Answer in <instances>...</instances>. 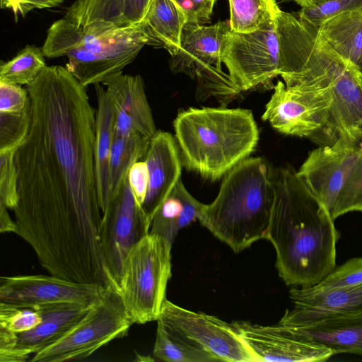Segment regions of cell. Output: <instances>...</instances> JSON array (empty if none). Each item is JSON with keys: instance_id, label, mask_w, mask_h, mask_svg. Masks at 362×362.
Wrapping results in <instances>:
<instances>
[{"instance_id": "cell-1", "label": "cell", "mask_w": 362, "mask_h": 362, "mask_svg": "<svg viewBox=\"0 0 362 362\" xmlns=\"http://www.w3.org/2000/svg\"><path fill=\"white\" fill-rule=\"evenodd\" d=\"M28 134L16 151V231L50 274L78 283L105 279L94 163L95 112L66 67L47 66L27 86Z\"/></svg>"}, {"instance_id": "cell-2", "label": "cell", "mask_w": 362, "mask_h": 362, "mask_svg": "<svg viewBox=\"0 0 362 362\" xmlns=\"http://www.w3.org/2000/svg\"><path fill=\"white\" fill-rule=\"evenodd\" d=\"M276 18L284 83L315 90L328 103L329 146L361 147V76L328 47L316 28L280 8Z\"/></svg>"}, {"instance_id": "cell-3", "label": "cell", "mask_w": 362, "mask_h": 362, "mask_svg": "<svg viewBox=\"0 0 362 362\" xmlns=\"http://www.w3.org/2000/svg\"><path fill=\"white\" fill-rule=\"evenodd\" d=\"M274 199L267 239L286 285L310 287L336 267L340 234L326 207L292 166L271 169Z\"/></svg>"}, {"instance_id": "cell-4", "label": "cell", "mask_w": 362, "mask_h": 362, "mask_svg": "<svg viewBox=\"0 0 362 362\" xmlns=\"http://www.w3.org/2000/svg\"><path fill=\"white\" fill-rule=\"evenodd\" d=\"M182 163L211 181L219 180L248 158L259 141L250 110L189 107L173 122Z\"/></svg>"}, {"instance_id": "cell-5", "label": "cell", "mask_w": 362, "mask_h": 362, "mask_svg": "<svg viewBox=\"0 0 362 362\" xmlns=\"http://www.w3.org/2000/svg\"><path fill=\"white\" fill-rule=\"evenodd\" d=\"M271 169L261 157L244 159L224 175L215 199L204 205L198 221L235 252L267 239L274 199Z\"/></svg>"}, {"instance_id": "cell-6", "label": "cell", "mask_w": 362, "mask_h": 362, "mask_svg": "<svg viewBox=\"0 0 362 362\" xmlns=\"http://www.w3.org/2000/svg\"><path fill=\"white\" fill-rule=\"evenodd\" d=\"M172 246L165 238L149 233L124 260L118 286L134 324L157 320L160 315L172 275Z\"/></svg>"}, {"instance_id": "cell-7", "label": "cell", "mask_w": 362, "mask_h": 362, "mask_svg": "<svg viewBox=\"0 0 362 362\" xmlns=\"http://www.w3.org/2000/svg\"><path fill=\"white\" fill-rule=\"evenodd\" d=\"M230 30L229 23L224 21L207 26L186 23L180 47L170 59L173 72L197 80V93L202 100L213 96L229 102L241 93L221 69L223 50Z\"/></svg>"}, {"instance_id": "cell-8", "label": "cell", "mask_w": 362, "mask_h": 362, "mask_svg": "<svg viewBox=\"0 0 362 362\" xmlns=\"http://www.w3.org/2000/svg\"><path fill=\"white\" fill-rule=\"evenodd\" d=\"M133 324L119 286L111 284L80 322L59 341L33 355L30 361L84 359L112 340L126 336Z\"/></svg>"}, {"instance_id": "cell-9", "label": "cell", "mask_w": 362, "mask_h": 362, "mask_svg": "<svg viewBox=\"0 0 362 362\" xmlns=\"http://www.w3.org/2000/svg\"><path fill=\"white\" fill-rule=\"evenodd\" d=\"M278 9L257 30L247 33L230 30L226 37L222 62L241 93L274 87L280 66Z\"/></svg>"}, {"instance_id": "cell-10", "label": "cell", "mask_w": 362, "mask_h": 362, "mask_svg": "<svg viewBox=\"0 0 362 362\" xmlns=\"http://www.w3.org/2000/svg\"><path fill=\"white\" fill-rule=\"evenodd\" d=\"M262 119L279 132L329 145V106L317 91L278 81Z\"/></svg>"}, {"instance_id": "cell-11", "label": "cell", "mask_w": 362, "mask_h": 362, "mask_svg": "<svg viewBox=\"0 0 362 362\" xmlns=\"http://www.w3.org/2000/svg\"><path fill=\"white\" fill-rule=\"evenodd\" d=\"M151 221L127 178L102 213L100 243L109 271L118 284L127 254L150 233Z\"/></svg>"}, {"instance_id": "cell-12", "label": "cell", "mask_w": 362, "mask_h": 362, "mask_svg": "<svg viewBox=\"0 0 362 362\" xmlns=\"http://www.w3.org/2000/svg\"><path fill=\"white\" fill-rule=\"evenodd\" d=\"M156 321L211 353L219 361L259 362L232 323L217 317L183 308L166 299Z\"/></svg>"}, {"instance_id": "cell-13", "label": "cell", "mask_w": 362, "mask_h": 362, "mask_svg": "<svg viewBox=\"0 0 362 362\" xmlns=\"http://www.w3.org/2000/svg\"><path fill=\"white\" fill-rule=\"evenodd\" d=\"M0 282V302L33 309L66 303L92 306L106 289L52 274L1 276Z\"/></svg>"}, {"instance_id": "cell-14", "label": "cell", "mask_w": 362, "mask_h": 362, "mask_svg": "<svg viewBox=\"0 0 362 362\" xmlns=\"http://www.w3.org/2000/svg\"><path fill=\"white\" fill-rule=\"evenodd\" d=\"M232 325L259 362H321L334 356L329 349L304 339L279 323L260 325L235 321Z\"/></svg>"}, {"instance_id": "cell-15", "label": "cell", "mask_w": 362, "mask_h": 362, "mask_svg": "<svg viewBox=\"0 0 362 362\" xmlns=\"http://www.w3.org/2000/svg\"><path fill=\"white\" fill-rule=\"evenodd\" d=\"M359 148L320 146L310 151L296 171L330 214L361 153Z\"/></svg>"}, {"instance_id": "cell-16", "label": "cell", "mask_w": 362, "mask_h": 362, "mask_svg": "<svg viewBox=\"0 0 362 362\" xmlns=\"http://www.w3.org/2000/svg\"><path fill=\"white\" fill-rule=\"evenodd\" d=\"M279 324L294 334L338 354L362 355V314L304 317L283 315Z\"/></svg>"}, {"instance_id": "cell-17", "label": "cell", "mask_w": 362, "mask_h": 362, "mask_svg": "<svg viewBox=\"0 0 362 362\" xmlns=\"http://www.w3.org/2000/svg\"><path fill=\"white\" fill-rule=\"evenodd\" d=\"M151 0H75L64 18L77 28L105 35L139 24Z\"/></svg>"}, {"instance_id": "cell-18", "label": "cell", "mask_w": 362, "mask_h": 362, "mask_svg": "<svg viewBox=\"0 0 362 362\" xmlns=\"http://www.w3.org/2000/svg\"><path fill=\"white\" fill-rule=\"evenodd\" d=\"M144 160L148 171V185L142 206L152 221L180 179L182 160L175 138L169 132L157 130L150 141Z\"/></svg>"}, {"instance_id": "cell-19", "label": "cell", "mask_w": 362, "mask_h": 362, "mask_svg": "<svg viewBox=\"0 0 362 362\" xmlns=\"http://www.w3.org/2000/svg\"><path fill=\"white\" fill-rule=\"evenodd\" d=\"M143 35L144 33L140 23L108 34L98 35L78 28L64 18L54 22L49 27L42 49L45 57L48 59L66 56L75 49L98 53Z\"/></svg>"}, {"instance_id": "cell-20", "label": "cell", "mask_w": 362, "mask_h": 362, "mask_svg": "<svg viewBox=\"0 0 362 362\" xmlns=\"http://www.w3.org/2000/svg\"><path fill=\"white\" fill-rule=\"evenodd\" d=\"M146 35L105 51L95 53L82 49L69 52L65 67L84 86L102 83L108 78L122 72L134 62L144 45Z\"/></svg>"}, {"instance_id": "cell-21", "label": "cell", "mask_w": 362, "mask_h": 362, "mask_svg": "<svg viewBox=\"0 0 362 362\" xmlns=\"http://www.w3.org/2000/svg\"><path fill=\"white\" fill-rule=\"evenodd\" d=\"M92 306L66 303L35 309L41 315V322L33 329L18 334L15 362L26 361L31 355L59 341L81 320Z\"/></svg>"}, {"instance_id": "cell-22", "label": "cell", "mask_w": 362, "mask_h": 362, "mask_svg": "<svg viewBox=\"0 0 362 362\" xmlns=\"http://www.w3.org/2000/svg\"><path fill=\"white\" fill-rule=\"evenodd\" d=\"M289 298L293 307L284 315L291 317L362 314V284L327 290L294 287Z\"/></svg>"}, {"instance_id": "cell-23", "label": "cell", "mask_w": 362, "mask_h": 362, "mask_svg": "<svg viewBox=\"0 0 362 362\" xmlns=\"http://www.w3.org/2000/svg\"><path fill=\"white\" fill-rule=\"evenodd\" d=\"M98 108L95 112L94 163L98 203L105 211L109 200V163L115 134V106L101 83L95 84Z\"/></svg>"}, {"instance_id": "cell-24", "label": "cell", "mask_w": 362, "mask_h": 362, "mask_svg": "<svg viewBox=\"0 0 362 362\" xmlns=\"http://www.w3.org/2000/svg\"><path fill=\"white\" fill-rule=\"evenodd\" d=\"M111 95L116 108L134 123L138 132L149 139L157 130L140 75L117 74L102 83Z\"/></svg>"}, {"instance_id": "cell-25", "label": "cell", "mask_w": 362, "mask_h": 362, "mask_svg": "<svg viewBox=\"0 0 362 362\" xmlns=\"http://www.w3.org/2000/svg\"><path fill=\"white\" fill-rule=\"evenodd\" d=\"M186 23L184 11L173 0H151L140 24L148 39L146 45L165 49L172 56L180 47Z\"/></svg>"}, {"instance_id": "cell-26", "label": "cell", "mask_w": 362, "mask_h": 362, "mask_svg": "<svg viewBox=\"0 0 362 362\" xmlns=\"http://www.w3.org/2000/svg\"><path fill=\"white\" fill-rule=\"evenodd\" d=\"M316 29L328 47L357 71L362 60V9L329 18Z\"/></svg>"}, {"instance_id": "cell-27", "label": "cell", "mask_w": 362, "mask_h": 362, "mask_svg": "<svg viewBox=\"0 0 362 362\" xmlns=\"http://www.w3.org/2000/svg\"><path fill=\"white\" fill-rule=\"evenodd\" d=\"M204 205L187 191L180 179L156 212L150 233L173 243L181 229L199 219Z\"/></svg>"}, {"instance_id": "cell-28", "label": "cell", "mask_w": 362, "mask_h": 362, "mask_svg": "<svg viewBox=\"0 0 362 362\" xmlns=\"http://www.w3.org/2000/svg\"><path fill=\"white\" fill-rule=\"evenodd\" d=\"M151 139L135 133L122 136L114 134L109 163V201L116 195L129 171L145 158Z\"/></svg>"}, {"instance_id": "cell-29", "label": "cell", "mask_w": 362, "mask_h": 362, "mask_svg": "<svg viewBox=\"0 0 362 362\" xmlns=\"http://www.w3.org/2000/svg\"><path fill=\"white\" fill-rule=\"evenodd\" d=\"M153 354L168 362L219 361L211 353L160 321H157Z\"/></svg>"}, {"instance_id": "cell-30", "label": "cell", "mask_w": 362, "mask_h": 362, "mask_svg": "<svg viewBox=\"0 0 362 362\" xmlns=\"http://www.w3.org/2000/svg\"><path fill=\"white\" fill-rule=\"evenodd\" d=\"M42 48L26 45L11 60L0 65V82L29 85L46 67Z\"/></svg>"}, {"instance_id": "cell-31", "label": "cell", "mask_w": 362, "mask_h": 362, "mask_svg": "<svg viewBox=\"0 0 362 362\" xmlns=\"http://www.w3.org/2000/svg\"><path fill=\"white\" fill-rule=\"evenodd\" d=\"M230 30L247 33L257 30L279 8L266 0H228Z\"/></svg>"}, {"instance_id": "cell-32", "label": "cell", "mask_w": 362, "mask_h": 362, "mask_svg": "<svg viewBox=\"0 0 362 362\" xmlns=\"http://www.w3.org/2000/svg\"><path fill=\"white\" fill-rule=\"evenodd\" d=\"M30 122V102L21 112H0V153L16 152L25 140Z\"/></svg>"}, {"instance_id": "cell-33", "label": "cell", "mask_w": 362, "mask_h": 362, "mask_svg": "<svg viewBox=\"0 0 362 362\" xmlns=\"http://www.w3.org/2000/svg\"><path fill=\"white\" fill-rule=\"evenodd\" d=\"M351 211H362V146L354 167L339 194L331 216L335 220Z\"/></svg>"}, {"instance_id": "cell-34", "label": "cell", "mask_w": 362, "mask_h": 362, "mask_svg": "<svg viewBox=\"0 0 362 362\" xmlns=\"http://www.w3.org/2000/svg\"><path fill=\"white\" fill-rule=\"evenodd\" d=\"M362 9V0H330L315 7L301 8L298 18L303 23L319 27L325 20L339 13Z\"/></svg>"}, {"instance_id": "cell-35", "label": "cell", "mask_w": 362, "mask_h": 362, "mask_svg": "<svg viewBox=\"0 0 362 362\" xmlns=\"http://www.w3.org/2000/svg\"><path fill=\"white\" fill-rule=\"evenodd\" d=\"M42 317L38 310L28 308H18L0 302V327L16 334H21L35 327Z\"/></svg>"}, {"instance_id": "cell-36", "label": "cell", "mask_w": 362, "mask_h": 362, "mask_svg": "<svg viewBox=\"0 0 362 362\" xmlns=\"http://www.w3.org/2000/svg\"><path fill=\"white\" fill-rule=\"evenodd\" d=\"M362 284V257H355L336 267L319 284L310 286L315 290H327Z\"/></svg>"}, {"instance_id": "cell-37", "label": "cell", "mask_w": 362, "mask_h": 362, "mask_svg": "<svg viewBox=\"0 0 362 362\" xmlns=\"http://www.w3.org/2000/svg\"><path fill=\"white\" fill-rule=\"evenodd\" d=\"M16 152L0 153V204L13 210L18 202V173Z\"/></svg>"}, {"instance_id": "cell-38", "label": "cell", "mask_w": 362, "mask_h": 362, "mask_svg": "<svg viewBox=\"0 0 362 362\" xmlns=\"http://www.w3.org/2000/svg\"><path fill=\"white\" fill-rule=\"evenodd\" d=\"M29 103L27 88L18 84L0 82V112H21Z\"/></svg>"}, {"instance_id": "cell-39", "label": "cell", "mask_w": 362, "mask_h": 362, "mask_svg": "<svg viewBox=\"0 0 362 362\" xmlns=\"http://www.w3.org/2000/svg\"><path fill=\"white\" fill-rule=\"evenodd\" d=\"M184 11L188 24L204 25L211 21L215 3L211 0H173Z\"/></svg>"}, {"instance_id": "cell-40", "label": "cell", "mask_w": 362, "mask_h": 362, "mask_svg": "<svg viewBox=\"0 0 362 362\" xmlns=\"http://www.w3.org/2000/svg\"><path fill=\"white\" fill-rule=\"evenodd\" d=\"M127 179L132 192L142 205L148 185V171L146 161L135 163L129 171Z\"/></svg>"}, {"instance_id": "cell-41", "label": "cell", "mask_w": 362, "mask_h": 362, "mask_svg": "<svg viewBox=\"0 0 362 362\" xmlns=\"http://www.w3.org/2000/svg\"><path fill=\"white\" fill-rule=\"evenodd\" d=\"M1 8H10L17 18L18 15L25 16L32 10L49 8L61 4L64 0H0Z\"/></svg>"}, {"instance_id": "cell-42", "label": "cell", "mask_w": 362, "mask_h": 362, "mask_svg": "<svg viewBox=\"0 0 362 362\" xmlns=\"http://www.w3.org/2000/svg\"><path fill=\"white\" fill-rule=\"evenodd\" d=\"M7 209L6 206L0 204V231L15 233L16 223L12 221Z\"/></svg>"}, {"instance_id": "cell-43", "label": "cell", "mask_w": 362, "mask_h": 362, "mask_svg": "<svg viewBox=\"0 0 362 362\" xmlns=\"http://www.w3.org/2000/svg\"><path fill=\"white\" fill-rule=\"evenodd\" d=\"M299 6L305 8L315 7L319 4L329 1L330 0H293Z\"/></svg>"}, {"instance_id": "cell-44", "label": "cell", "mask_w": 362, "mask_h": 362, "mask_svg": "<svg viewBox=\"0 0 362 362\" xmlns=\"http://www.w3.org/2000/svg\"><path fill=\"white\" fill-rule=\"evenodd\" d=\"M358 73L359 74V75L361 76L362 78V60L361 62V64L358 68V70H357Z\"/></svg>"}, {"instance_id": "cell-45", "label": "cell", "mask_w": 362, "mask_h": 362, "mask_svg": "<svg viewBox=\"0 0 362 362\" xmlns=\"http://www.w3.org/2000/svg\"><path fill=\"white\" fill-rule=\"evenodd\" d=\"M266 1H268L269 3H271V4H273V3L276 2V0H266Z\"/></svg>"}, {"instance_id": "cell-46", "label": "cell", "mask_w": 362, "mask_h": 362, "mask_svg": "<svg viewBox=\"0 0 362 362\" xmlns=\"http://www.w3.org/2000/svg\"><path fill=\"white\" fill-rule=\"evenodd\" d=\"M211 1H213L214 3H215L216 0H211Z\"/></svg>"}, {"instance_id": "cell-47", "label": "cell", "mask_w": 362, "mask_h": 362, "mask_svg": "<svg viewBox=\"0 0 362 362\" xmlns=\"http://www.w3.org/2000/svg\"><path fill=\"white\" fill-rule=\"evenodd\" d=\"M361 79H362V78H361Z\"/></svg>"}]
</instances>
